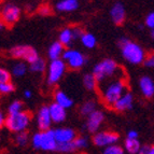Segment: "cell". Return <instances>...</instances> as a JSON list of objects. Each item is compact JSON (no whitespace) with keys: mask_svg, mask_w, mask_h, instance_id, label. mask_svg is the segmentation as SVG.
<instances>
[{"mask_svg":"<svg viewBox=\"0 0 154 154\" xmlns=\"http://www.w3.org/2000/svg\"><path fill=\"white\" fill-rule=\"evenodd\" d=\"M98 91L103 103L109 108H113L114 103L128 91L127 81L124 75L113 78L105 82L98 83Z\"/></svg>","mask_w":154,"mask_h":154,"instance_id":"obj_1","label":"cell"},{"mask_svg":"<svg viewBox=\"0 0 154 154\" xmlns=\"http://www.w3.org/2000/svg\"><path fill=\"white\" fill-rule=\"evenodd\" d=\"M119 46L121 49L122 56L127 63L131 65H140L144 63L146 54L140 44L127 38H121L119 40Z\"/></svg>","mask_w":154,"mask_h":154,"instance_id":"obj_2","label":"cell"},{"mask_svg":"<svg viewBox=\"0 0 154 154\" xmlns=\"http://www.w3.org/2000/svg\"><path fill=\"white\" fill-rule=\"evenodd\" d=\"M93 75L96 77L98 83H101L113 79V78L122 77L124 75V71L116 60L111 58H106L95 65L93 69Z\"/></svg>","mask_w":154,"mask_h":154,"instance_id":"obj_3","label":"cell"},{"mask_svg":"<svg viewBox=\"0 0 154 154\" xmlns=\"http://www.w3.org/2000/svg\"><path fill=\"white\" fill-rule=\"evenodd\" d=\"M31 120V114L27 111H21L14 114H9L5 120V126L11 133H22L28 127Z\"/></svg>","mask_w":154,"mask_h":154,"instance_id":"obj_4","label":"cell"},{"mask_svg":"<svg viewBox=\"0 0 154 154\" xmlns=\"http://www.w3.org/2000/svg\"><path fill=\"white\" fill-rule=\"evenodd\" d=\"M67 65L63 59L51 60L48 66V73H46V82L49 85H55L62 80L65 72L67 70Z\"/></svg>","mask_w":154,"mask_h":154,"instance_id":"obj_5","label":"cell"},{"mask_svg":"<svg viewBox=\"0 0 154 154\" xmlns=\"http://www.w3.org/2000/svg\"><path fill=\"white\" fill-rule=\"evenodd\" d=\"M9 54L15 59H24V62L28 65L35 63L39 57L38 52L28 45H15L10 49Z\"/></svg>","mask_w":154,"mask_h":154,"instance_id":"obj_6","label":"cell"},{"mask_svg":"<svg viewBox=\"0 0 154 154\" xmlns=\"http://www.w3.org/2000/svg\"><path fill=\"white\" fill-rule=\"evenodd\" d=\"M62 59L66 63L67 67L71 70H79L86 64L85 55L75 49L65 50Z\"/></svg>","mask_w":154,"mask_h":154,"instance_id":"obj_7","label":"cell"},{"mask_svg":"<svg viewBox=\"0 0 154 154\" xmlns=\"http://www.w3.org/2000/svg\"><path fill=\"white\" fill-rule=\"evenodd\" d=\"M21 16V10L17 5L13 3H7L3 5L1 11V20L2 24L5 26H12L20 20Z\"/></svg>","mask_w":154,"mask_h":154,"instance_id":"obj_8","label":"cell"},{"mask_svg":"<svg viewBox=\"0 0 154 154\" xmlns=\"http://www.w3.org/2000/svg\"><path fill=\"white\" fill-rule=\"evenodd\" d=\"M119 134L114 133V131H98L94 135L93 137V143L97 146H101V148H107L109 146H113L116 144V142L119 141Z\"/></svg>","mask_w":154,"mask_h":154,"instance_id":"obj_9","label":"cell"},{"mask_svg":"<svg viewBox=\"0 0 154 154\" xmlns=\"http://www.w3.org/2000/svg\"><path fill=\"white\" fill-rule=\"evenodd\" d=\"M52 118L51 113H50L49 106H42L39 109L38 114H37V124H38V128L40 131H45L51 129L52 126Z\"/></svg>","mask_w":154,"mask_h":154,"instance_id":"obj_10","label":"cell"},{"mask_svg":"<svg viewBox=\"0 0 154 154\" xmlns=\"http://www.w3.org/2000/svg\"><path fill=\"white\" fill-rule=\"evenodd\" d=\"M41 133V150L43 151H56L58 142L55 137L54 129H49Z\"/></svg>","mask_w":154,"mask_h":154,"instance_id":"obj_11","label":"cell"},{"mask_svg":"<svg viewBox=\"0 0 154 154\" xmlns=\"http://www.w3.org/2000/svg\"><path fill=\"white\" fill-rule=\"evenodd\" d=\"M103 120H105V114L103 111L96 110L88 116L86 120V128L90 133H98L100 125L103 124Z\"/></svg>","mask_w":154,"mask_h":154,"instance_id":"obj_12","label":"cell"},{"mask_svg":"<svg viewBox=\"0 0 154 154\" xmlns=\"http://www.w3.org/2000/svg\"><path fill=\"white\" fill-rule=\"evenodd\" d=\"M55 137L58 143H66V142H73L77 138V133L75 129L70 127H59L54 129Z\"/></svg>","mask_w":154,"mask_h":154,"instance_id":"obj_13","label":"cell"},{"mask_svg":"<svg viewBox=\"0 0 154 154\" xmlns=\"http://www.w3.org/2000/svg\"><path fill=\"white\" fill-rule=\"evenodd\" d=\"M134 106V95L131 94L129 91L123 94L122 97L114 103L113 106V109L118 112H125V111H128L133 108Z\"/></svg>","mask_w":154,"mask_h":154,"instance_id":"obj_14","label":"cell"},{"mask_svg":"<svg viewBox=\"0 0 154 154\" xmlns=\"http://www.w3.org/2000/svg\"><path fill=\"white\" fill-rule=\"evenodd\" d=\"M110 16L116 25H122L126 18V11L124 5L121 2L114 3L110 10Z\"/></svg>","mask_w":154,"mask_h":154,"instance_id":"obj_15","label":"cell"},{"mask_svg":"<svg viewBox=\"0 0 154 154\" xmlns=\"http://www.w3.org/2000/svg\"><path fill=\"white\" fill-rule=\"evenodd\" d=\"M139 88L146 98H152L154 96V81L148 75H143L140 78Z\"/></svg>","mask_w":154,"mask_h":154,"instance_id":"obj_16","label":"cell"},{"mask_svg":"<svg viewBox=\"0 0 154 154\" xmlns=\"http://www.w3.org/2000/svg\"><path fill=\"white\" fill-rule=\"evenodd\" d=\"M50 113H51V118L53 123H62L66 120L67 116V109L63 108L62 106H59L58 103H53L49 106Z\"/></svg>","mask_w":154,"mask_h":154,"instance_id":"obj_17","label":"cell"},{"mask_svg":"<svg viewBox=\"0 0 154 154\" xmlns=\"http://www.w3.org/2000/svg\"><path fill=\"white\" fill-rule=\"evenodd\" d=\"M65 52V46L59 41H55L50 45L48 50V57L50 60H56V59H62Z\"/></svg>","mask_w":154,"mask_h":154,"instance_id":"obj_18","label":"cell"},{"mask_svg":"<svg viewBox=\"0 0 154 154\" xmlns=\"http://www.w3.org/2000/svg\"><path fill=\"white\" fill-rule=\"evenodd\" d=\"M79 8V1L78 0H59L55 5L58 12L62 13H69L73 12Z\"/></svg>","mask_w":154,"mask_h":154,"instance_id":"obj_19","label":"cell"},{"mask_svg":"<svg viewBox=\"0 0 154 154\" xmlns=\"http://www.w3.org/2000/svg\"><path fill=\"white\" fill-rule=\"evenodd\" d=\"M54 103H58L59 106H62L65 109H69L73 106V100L67 95L64 91L57 90L54 94Z\"/></svg>","mask_w":154,"mask_h":154,"instance_id":"obj_20","label":"cell"},{"mask_svg":"<svg viewBox=\"0 0 154 154\" xmlns=\"http://www.w3.org/2000/svg\"><path fill=\"white\" fill-rule=\"evenodd\" d=\"M75 40V35H73V29L70 27H66L63 30H60L58 36V41L64 46H70L72 44V41Z\"/></svg>","mask_w":154,"mask_h":154,"instance_id":"obj_21","label":"cell"},{"mask_svg":"<svg viewBox=\"0 0 154 154\" xmlns=\"http://www.w3.org/2000/svg\"><path fill=\"white\" fill-rule=\"evenodd\" d=\"M124 146H125V150L129 154H138V152L141 149V146H140V142H139L138 139L126 138Z\"/></svg>","mask_w":154,"mask_h":154,"instance_id":"obj_22","label":"cell"},{"mask_svg":"<svg viewBox=\"0 0 154 154\" xmlns=\"http://www.w3.org/2000/svg\"><path fill=\"white\" fill-rule=\"evenodd\" d=\"M80 40H81L82 45L86 49H94L97 44V39L92 32H84Z\"/></svg>","mask_w":154,"mask_h":154,"instance_id":"obj_23","label":"cell"},{"mask_svg":"<svg viewBox=\"0 0 154 154\" xmlns=\"http://www.w3.org/2000/svg\"><path fill=\"white\" fill-rule=\"evenodd\" d=\"M83 85L88 91H95L98 88V81L96 77L92 73H88L83 78Z\"/></svg>","mask_w":154,"mask_h":154,"instance_id":"obj_24","label":"cell"},{"mask_svg":"<svg viewBox=\"0 0 154 154\" xmlns=\"http://www.w3.org/2000/svg\"><path fill=\"white\" fill-rule=\"evenodd\" d=\"M27 71V65L25 62H17L15 64L12 65V69H11V73L13 77L15 78H21Z\"/></svg>","mask_w":154,"mask_h":154,"instance_id":"obj_25","label":"cell"},{"mask_svg":"<svg viewBox=\"0 0 154 154\" xmlns=\"http://www.w3.org/2000/svg\"><path fill=\"white\" fill-rule=\"evenodd\" d=\"M96 110H97V109H96L95 101H94V100H88V101H85V103L81 106L80 113H81V116H88Z\"/></svg>","mask_w":154,"mask_h":154,"instance_id":"obj_26","label":"cell"},{"mask_svg":"<svg viewBox=\"0 0 154 154\" xmlns=\"http://www.w3.org/2000/svg\"><path fill=\"white\" fill-rule=\"evenodd\" d=\"M29 69L30 71L36 72V73H41L45 69H48V66H46V63L44 59H42L41 57L38 58L35 63L29 65Z\"/></svg>","mask_w":154,"mask_h":154,"instance_id":"obj_27","label":"cell"},{"mask_svg":"<svg viewBox=\"0 0 154 154\" xmlns=\"http://www.w3.org/2000/svg\"><path fill=\"white\" fill-rule=\"evenodd\" d=\"M75 150L77 149H75L73 142H66V143H58L56 151L60 152V153H71Z\"/></svg>","mask_w":154,"mask_h":154,"instance_id":"obj_28","label":"cell"},{"mask_svg":"<svg viewBox=\"0 0 154 154\" xmlns=\"http://www.w3.org/2000/svg\"><path fill=\"white\" fill-rule=\"evenodd\" d=\"M23 108H24V105L22 101H20V100H14V101H12V103H10V106H9L8 112H9V114H14V113H18V112H21V111H23Z\"/></svg>","mask_w":154,"mask_h":154,"instance_id":"obj_29","label":"cell"},{"mask_svg":"<svg viewBox=\"0 0 154 154\" xmlns=\"http://www.w3.org/2000/svg\"><path fill=\"white\" fill-rule=\"evenodd\" d=\"M28 140H29V136L28 134L26 133V131H22V133H18L15 137V142L17 146H25L26 144L28 143Z\"/></svg>","mask_w":154,"mask_h":154,"instance_id":"obj_30","label":"cell"},{"mask_svg":"<svg viewBox=\"0 0 154 154\" xmlns=\"http://www.w3.org/2000/svg\"><path fill=\"white\" fill-rule=\"evenodd\" d=\"M103 154H124V150L122 146L118 144H113V146H107L103 151Z\"/></svg>","mask_w":154,"mask_h":154,"instance_id":"obj_31","label":"cell"},{"mask_svg":"<svg viewBox=\"0 0 154 154\" xmlns=\"http://www.w3.org/2000/svg\"><path fill=\"white\" fill-rule=\"evenodd\" d=\"M75 146V149L77 150H81V149H84L86 146H88V140L85 137L83 136H79L75 139V141H73Z\"/></svg>","mask_w":154,"mask_h":154,"instance_id":"obj_32","label":"cell"},{"mask_svg":"<svg viewBox=\"0 0 154 154\" xmlns=\"http://www.w3.org/2000/svg\"><path fill=\"white\" fill-rule=\"evenodd\" d=\"M14 90H15V88H14L12 82L0 83V92L2 94H11L14 92Z\"/></svg>","mask_w":154,"mask_h":154,"instance_id":"obj_33","label":"cell"},{"mask_svg":"<svg viewBox=\"0 0 154 154\" xmlns=\"http://www.w3.org/2000/svg\"><path fill=\"white\" fill-rule=\"evenodd\" d=\"M11 77H12V73L9 70L5 69V68L0 69V83L11 82Z\"/></svg>","mask_w":154,"mask_h":154,"instance_id":"obj_34","label":"cell"},{"mask_svg":"<svg viewBox=\"0 0 154 154\" xmlns=\"http://www.w3.org/2000/svg\"><path fill=\"white\" fill-rule=\"evenodd\" d=\"M31 144H32V146L35 148V149L41 150V133H40V131L35 134V135L32 136Z\"/></svg>","mask_w":154,"mask_h":154,"instance_id":"obj_35","label":"cell"},{"mask_svg":"<svg viewBox=\"0 0 154 154\" xmlns=\"http://www.w3.org/2000/svg\"><path fill=\"white\" fill-rule=\"evenodd\" d=\"M144 24H146V26L150 29V30L154 29V11L151 13H149V14L146 15Z\"/></svg>","mask_w":154,"mask_h":154,"instance_id":"obj_36","label":"cell"},{"mask_svg":"<svg viewBox=\"0 0 154 154\" xmlns=\"http://www.w3.org/2000/svg\"><path fill=\"white\" fill-rule=\"evenodd\" d=\"M143 65L148 68H154V55H148L144 59Z\"/></svg>","mask_w":154,"mask_h":154,"instance_id":"obj_37","label":"cell"},{"mask_svg":"<svg viewBox=\"0 0 154 154\" xmlns=\"http://www.w3.org/2000/svg\"><path fill=\"white\" fill-rule=\"evenodd\" d=\"M50 13H51V9H50V7H48V5H42V7H40V9H39V14H41L42 16L50 15Z\"/></svg>","mask_w":154,"mask_h":154,"instance_id":"obj_38","label":"cell"},{"mask_svg":"<svg viewBox=\"0 0 154 154\" xmlns=\"http://www.w3.org/2000/svg\"><path fill=\"white\" fill-rule=\"evenodd\" d=\"M127 138H131V139H138V133L136 131H129L127 133Z\"/></svg>","mask_w":154,"mask_h":154,"instance_id":"obj_39","label":"cell"},{"mask_svg":"<svg viewBox=\"0 0 154 154\" xmlns=\"http://www.w3.org/2000/svg\"><path fill=\"white\" fill-rule=\"evenodd\" d=\"M150 146H142L140 151L138 152V154H149Z\"/></svg>","mask_w":154,"mask_h":154,"instance_id":"obj_40","label":"cell"},{"mask_svg":"<svg viewBox=\"0 0 154 154\" xmlns=\"http://www.w3.org/2000/svg\"><path fill=\"white\" fill-rule=\"evenodd\" d=\"M24 97H25L26 99H30V98L32 97V93H31V91H29V90L24 91Z\"/></svg>","mask_w":154,"mask_h":154,"instance_id":"obj_41","label":"cell"},{"mask_svg":"<svg viewBox=\"0 0 154 154\" xmlns=\"http://www.w3.org/2000/svg\"><path fill=\"white\" fill-rule=\"evenodd\" d=\"M5 120H7V118L5 116V114H3V112L0 113V126H3L5 124Z\"/></svg>","mask_w":154,"mask_h":154,"instance_id":"obj_42","label":"cell"},{"mask_svg":"<svg viewBox=\"0 0 154 154\" xmlns=\"http://www.w3.org/2000/svg\"><path fill=\"white\" fill-rule=\"evenodd\" d=\"M149 154H154V144H153V146H150Z\"/></svg>","mask_w":154,"mask_h":154,"instance_id":"obj_43","label":"cell"},{"mask_svg":"<svg viewBox=\"0 0 154 154\" xmlns=\"http://www.w3.org/2000/svg\"><path fill=\"white\" fill-rule=\"evenodd\" d=\"M151 38L154 39V29H152L151 30Z\"/></svg>","mask_w":154,"mask_h":154,"instance_id":"obj_44","label":"cell"},{"mask_svg":"<svg viewBox=\"0 0 154 154\" xmlns=\"http://www.w3.org/2000/svg\"><path fill=\"white\" fill-rule=\"evenodd\" d=\"M80 154H85V153H80Z\"/></svg>","mask_w":154,"mask_h":154,"instance_id":"obj_45","label":"cell"},{"mask_svg":"<svg viewBox=\"0 0 154 154\" xmlns=\"http://www.w3.org/2000/svg\"><path fill=\"white\" fill-rule=\"evenodd\" d=\"M153 55H154V54H153Z\"/></svg>","mask_w":154,"mask_h":154,"instance_id":"obj_46","label":"cell"}]
</instances>
